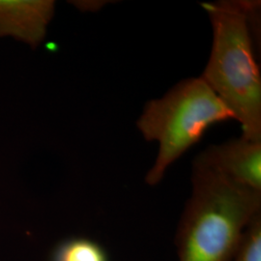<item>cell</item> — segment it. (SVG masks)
<instances>
[{
  "mask_svg": "<svg viewBox=\"0 0 261 261\" xmlns=\"http://www.w3.org/2000/svg\"><path fill=\"white\" fill-rule=\"evenodd\" d=\"M261 214V192L239 186L194 161L192 194L174 238L177 261H231Z\"/></svg>",
  "mask_w": 261,
  "mask_h": 261,
  "instance_id": "obj_1",
  "label": "cell"
},
{
  "mask_svg": "<svg viewBox=\"0 0 261 261\" xmlns=\"http://www.w3.org/2000/svg\"><path fill=\"white\" fill-rule=\"evenodd\" d=\"M202 6L212 24L213 44L200 77L233 113L242 138L261 141V76L251 35L259 2L220 0Z\"/></svg>",
  "mask_w": 261,
  "mask_h": 261,
  "instance_id": "obj_2",
  "label": "cell"
},
{
  "mask_svg": "<svg viewBox=\"0 0 261 261\" xmlns=\"http://www.w3.org/2000/svg\"><path fill=\"white\" fill-rule=\"evenodd\" d=\"M233 119L228 107L200 76L184 80L162 98L149 101L137 122L145 140L159 143L158 155L145 176L146 184H160L169 167L211 126Z\"/></svg>",
  "mask_w": 261,
  "mask_h": 261,
  "instance_id": "obj_3",
  "label": "cell"
},
{
  "mask_svg": "<svg viewBox=\"0 0 261 261\" xmlns=\"http://www.w3.org/2000/svg\"><path fill=\"white\" fill-rule=\"evenodd\" d=\"M195 162L214 169L239 186L261 192V141L241 137L211 145Z\"/></svg>",
  "mask_w": 261,
  "mask_h": 261,
  "instance_id": "obj_4",
  "label": "cell"
},
{
  "mask_svg": "<svg viewBox=\"0 0 261 261\" xmlns=\"http://www.w3.org/2000/svg\"><path fill=\"white\" fill-rule=\"evenodd\" d=\"M54 1H25V2H2L0 1V33H13L15 36L25 39L28 42L37 44L45 36L46 29L39 28L23 19L48 18L54 14Z\"/></svg>",
  "mask_w": 261,
  "mask_h": 261,
  "instance_id": "obj_5",
  "label": "cell"
},
{
  "mask_svg": "<svg viewBox=\"0 0 261 261\" xmlns=\"http://www.w3.org/2000/svg\"><path fill=\"white\" fill-rule=\"evenodd\" d=\"M53 261H110L103 247L86 238H73L59 245Z\"/></svg>",
  "mask_w": 261,
  "mask_h": 261,
  "instance_id": "obj_6",
  "label": "cell"
},
{
  "mask_svg": "<svg viewBox=\"0 0 261 261\" xmlns=\"http://www.w3.org/2000/svg\"><path fill=\"white\" fill-rule=\"evenodd\" d=\"M231 261H261V214L247 227Z\"/></svg>",
  "mask_w": 261,
  "mask_h": 261,
  "instance_id": "obj_7",
  "label": "cell"
}]
</instances>
